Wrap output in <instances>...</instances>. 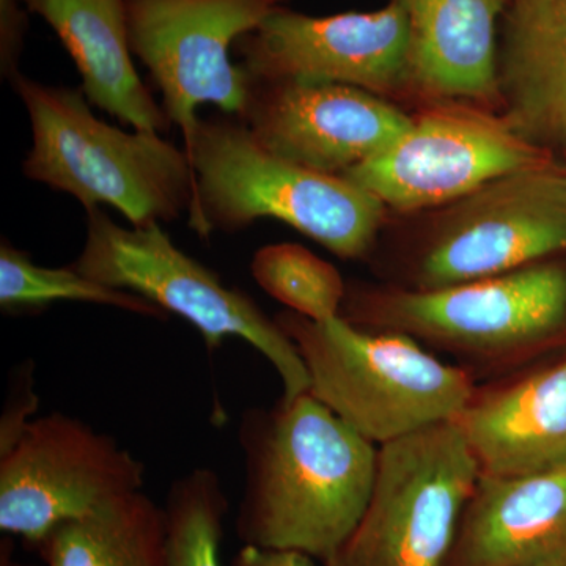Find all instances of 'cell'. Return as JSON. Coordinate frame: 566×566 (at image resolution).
<instances>
[{
    "instance_id": "4",
    "label": "cell",
    "mask_w": 566,
    "mask_h": 566,
    "mask_svg": "<svg viewBox=\"0 0 566 566\" xmlns=\"http://www.w3.org/2000/svg\"><path fill=\"white\" fill-rule=\"evenodd\" d=\"M340 315L364 329L409 335L471 375L509 371L566 334V266L543 260L434 290L354 286Z\"/></svg>"
},
{
    "instance_id": "25",
    "label": "cell",
    "mask_w": 566,
    "mask_h": 566,
    "mask_svg": "<svg viewBox=\"0 0 566 566\" xmlns=\"http://www.w3.org/2000/svg\"><path fill=\"white\" fill-rule=\"evenodd\" d=\"M232 566H315V562L296 551L262 549L244 545L234 557Z\"/></svg>"
},
{
    "instance_id": "5",
    "label": "cell",
    "mask_w": 566,
    "mask_h": 566,
    "mask_svg": "<svg viewBox=\"0 0 566 566\" xmlns=\"http://www.w3.org/2000/svg\"><path fill=\"white\" fill-rule=\"evenodd\" d=\"M275 322L303 357L308 394L378 447L460 419L474 398V376L409 335L342 315L312 322L286 311Z\"/></svg>"
},
{
    "instance_id": "2",
    "label": "cell",
    "mask_w": 566,
    "mask_h": 566,
    "mask_svg": "<svg viewBox=\"0 0 566 566\" xmlns=\"http://www.w3.org/2000/svg\"><path fill=\"white\" fill-rule=\"evenodd\" d=\"M196 189L189 227L207 240L260 219L293 227L344 260L364 259L386 205L345 175L316 172L264 148L241 118H200L186 145Z\"/></svg>"
},
{
    "instance_id": "8",
    "label": "cell",
    "mask_w": 566,
    "mask_h": 566,
    "mask_svg": "<svg viewBox=\"0 0 566 566\" xmlns=\"http://www.w3.org/2000/svg\"><path fill=\"white\" fill-rule=\"evenodd\" d=\"M566 252V167L502 175L447 205L412 260L411 286L444 289Z\"/></svg>"
},
{
    "instance_id": "21",
    "label": "cell",
    "mask_w": 566,
    "mask_h": 566,
    "mask_svg": "<svg viewBox=\"0 0 566 566\" xmlns=\"http://www.w3.org/2000/svg\"><path fill=\"white\" fill-rule=\"evenodd\" d=\"M227 510L221 476L212 469L196 468L175 480L164 505L169 566H222Z\"/></svg>"
},
{
    "instance_id": "10",
    "label": "cell",
    "mask_w": 566,
    "mask_h": 566,
    "mask_svg": "<svg viewBox=\"0 0 566 566\" xmlns=\"http://www.w3.org/2000/svg\"><path fill=\"white\" fill-rule=\"evenodd\" d=\"M145 464L77 417H36L0 455V528L39 546L66 521L142 491Z\"/></svg>"
},
{
    "instance_id": "20",
    "label": "cell",
    "mask_w": 566,
    "mask_h": 566,
    "mask_svg": "<svg viewBox=\"0 0 566 566\" xmlns=\"http://www.w3.org/2000/svg\"><path fill=\"white\" fill-rule=\"evenodd\" d=\"M59 301L120 308L145 318L167 319L166 312L139 294L93 281L76 268L40 266L29 253L2 240L0 244V307L7 314H31Z\"/></svg>"
},
{
    "instance_id": "24",
    "label": "cell",
    "mask_w": 566,
    "mask_h": 566,
    "mask_svg": "<svg viewBox=\"0 0 566 566\" xmlns=\"http://www.w3.org/2000/svg\"><path fill=\"white\" fill-rule=\"evenodd\" d=\"M28 18L18 0H0V69L11 81L20 73Z\"/></svg>"
},
{
    "instance_id": "18",
    "label": "cell",
    "mask_w": 566,
    "mask_h": 566,
    "mask_svg": "<svg viewBox=\"0 0 566 566\" xmlns=\"http://www.w3.org/2000/svg\"><path fill=\"white\" fill-rule=\"evenodd\" d=\"M62 41L80 71L88 102L139 132L166 133V111L133 62L126 0H18Z\"/></svg>"
},
{
    "instance_id": "14",
    "label": "cell",
    "mask_w": 566,
    "mask_h": 566,
    "mask_svg": "<svg viewBox=\"0 0 566 566\" xmlns=\"http://www.w3.org/2000/svg\"><path fill=\"white\" fill-rule=\"evenodd\" d=\"M566 558V464L480 474L447 566H531Z\"/></svg>"
},
{
    "instance_id": "1",
    "label": "cell",
    "mask_w": 566,
    "mask_h": 566,
    "mask_svg": "<svg viewBox=\"0 0 566 566\" xmlns=\"http://www.w3.org/2000/svg\"><path fill=\"white\" fill-rule=\"evenodd\" d=\"M238 439L244 545L296 551L329 565L363 520L379 447L308 392L248 409Z\"/></svg>"
},
{
    "instance_id": "12",
    "label": "cell",
    "mask_w": 566,
    "mask_h": 566,
    "mask_svg": "<svg viewBox=\"0 0 566 566\" xmlns=\"http://www.w3.org/2000/svg\"><path fill=\"white\" fill-rule=\"evenodd\" d=\"M234 52L260 80L335 82L379 96L411 88L408 20L394 2L329 17L282 7L238 40Z\"/></svg>"
},
{
    "instance_id": "26",
    "label": "cell",
    "mask_w": 566,
    "mask_h": 566,
    "mask_svg": "<svg viewBox=\"0 0 566 566\" xmlns=\"http://www.w3.org/2000/svg\"><path fill=\"white\" fill-rule=\"evenodd\" d=\"M0 566H32L21 564V562L14 560L13 556H11L10 545L7 543H2V551H0Z\"/></svg>"
},
{
    "instance_id": "13",
    "label": "cell",
    "mask_w": 566,
    "mask_h": 566,
    "mask_svg": "<svg viewBox=\"0 0 566 566\" xmlns=\"http://www.w3.org/2000/svg\"><path fill=\"white\" fill-rule=\"evenodd\" d=\"M238 118L274 155L331 175L389 150L415 122L385 96L352 85L252 76Z\"/></svg>"
},
{
    "instance_id": "23",
    "label": "cell",
    "mask_w": 566,
    "mask_h": 566,
    "mask_svg": "<svg viewBox=\"0 0 566 566\" xmlns=\"http://www.w3.org/2000/svg\"><path fill=\"white\" fill-rule=\"evenodd\" d=\"M36 408L39 397L33 389V364H21L11 376L6 411L0 420V455L9 452L20 441L25 428L32 422L31 417L35 415Z\"/></svg>"
},
{
    "instance_id": "9",
    "label": "cell",
    "mask_w": 566,
    "mask_h": 566,
    "mask_svg": "<svg viewBox=\"0 0 566 566\" xmlns=\"http://www.w3.org/2000/svg\"><path fill=\"white\" fill-rule=\"evenodd\" d=\"M286 0H126L133 55L150 71L163 107L182 134L196 132L197 111L214 104L241 117L251 76L230 51Z\"/></svg>"
},
{
    "instance_id": "22",
    "label": "cell",
    "mask_w": 566,
    "mask_h": 566,
    "mask_svg": "<svg viewBox=\"0 0 566 566\" xmlns=\"http://www.w3.org/2000/svg\"><path fill=\"white\" fill-rule=\"evenodd\" d=\"M252 275L264 293L312 322L342 314L346 283L337 268L304 245L271 244L253 255Z\"/></svg>"
},
{
    "instance_id": "7",
    "label": "cell",
    "mask_w": 566,
    "mask_h": 566,
    "mask_svg": "<svg viewBox=\"0 0 566 566\" xmlns=\"http://www.w3.org/2000/svg\"><path fill=\"white\" fill-rule=\"evenodd\" d=\"M458 420L379 447L363 520L327 566H447L479 482Z\"/></svg>"
},
{
    "instance_id": "15",
    "label": "cell",
    "mask_w": 566,
    "mask_h": 566,
    "mask_svg": "<svg viewBox=\"0 0 566 566\" xmlns=\"http://www.w3.org/2000/svg\"><path fill=\"white\" fill-rule=\"evenodd\" d=\"M458 423L482 474L520 475L566 464V359L476 389Z\"/></svg>"
},
{
    "instance_id": "19",
    "label": "cell",
    "mask_w": 566,
    "mask_h": 566,
    "mask_svg": "<svg viewBox=\"0 0 566 566\" xmlns=\"http://www.w3.org/2000/svg\"><path fill=\"white\" fill-rule=\"evenodd\" d=\"M46 566H169L164 506L144 491L120 495L41 539Z\"/></svg>"
},
{
    "instance_id": "27",
    "label": "cell",
    "mask_w": 566,
    "mask_h": 566,
    "mask_svg": "<svg viewBox=\"0 0 566 566\" xmlns=\"http://www.w3.org/2000/svg\"><path fill=\"white\" fill-rule=\"evenodd\" d=\"M531 566H566V558H564V560L543 562V564H536Z\"/></svg>"
},
{
    "instance_id": "6",
    "label": "cell",
    "mask_w": 566,
    "mask_h": 566,
    "mask_svg": "<svg viewBox=\"0 0 566 566\" xmlns=\"http://www.w3.org/2000/svg\"><path fill=\"white\" fill-rule=\"evenodd\" d=\"M87 238L73 266L93 281L139 294L167 315L191 323L212 353L229 337L248 342L273 365L282 400L308 392L303 357L275 318L243 290L223 285L210 268L172 243L161 223L122 227L96 208L87 212Z\"/></svg>"
},
{
    "instance_id": "16",
    "label": "cell",
    "mask_w": 566,
    "mask_h": 566,
    "mask_svg": "<svg viewBox=\"0 0 566 566\" xmlns=\"http://www.w3.org/2000/svg\"><path fill=\"white\" fill-rule=\"evenodd\" d=\"M409 28L411 88L449 102H499L497 24L510 0H389Z\"/></svg>"
},
{
    "instance_id": "11",
    "label": "cell",
    "mask_w": 566,
    "mask_h": 566,
    "mask_svg": "<svg viewBox=\"0 0 566 566\" xmlns=\"http://www.w3.org/2000/svg\"><path fill=\"white\" fill-rule=\"evenodd\" d=\"M549 161L547 151L517 136L502 117L442 106L415 118L397 144L345 174L386 208H444L480 186Z\"/></svg>"
},
{
    "instance_id": "17",
    "label": "cell",
    "mask_w": 566,
    "mask_h": 566,
    "mask_svg": "<svg viewBox=\"0 0 566 566\" xmlns=\"http://www.w3.org/2000/svg\"><path fill=\"white\" fill-rule=\"evenodd\" d=\"M497 85L517 136L543 150L566 145V0H510Z\"/></svg>"
},
{
    "instance_id": "3",
    "label": "cell",
    "mask_w": 566,
    "mask_h": 566,
    "mask_svg": "<svg viewBox=\"0 0 566 566\" xmlns=\"http://www.w3.org/2000/svg\"><path fill=\"white\" fill-rule=\"evenodd\" d=\"M32 129L29 180L70 193L91 212L115 208L133 227L175 221L193 202L185 148L150 132H123L99 120L82 91L41 84L18 73L10 81Z\"/></svg>"
}]
</instances>
